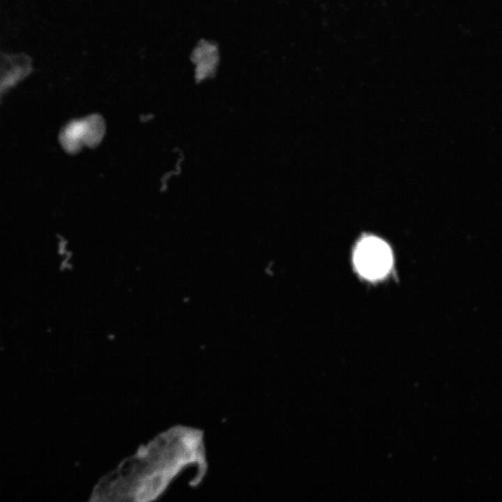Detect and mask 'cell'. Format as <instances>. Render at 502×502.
Here are the masks:
<instances>
[{
	"mask_svg": "<svg viewBox=\"0 0 502 502\" xmlns=\"http://www.w3.org/2000/svg\"><path fill=\"white\" fill-rule=\"evenodd\" d=\"M358 272L370 280L379 279L390 271L393 256L389 246L374 236H367L359 241L353 254Z\"/></svg>",
	"mask_w": 502,
	"mask_h": 502,
	"instance_id": "1",
	"label": "cell"
}]
</instances>
